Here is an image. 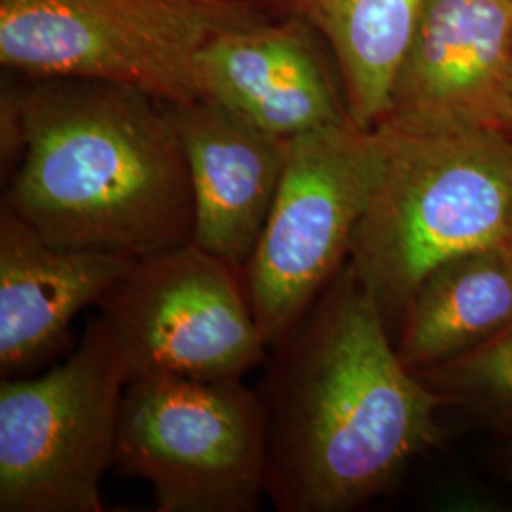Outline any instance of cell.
<instances>
[{"label":"cell","mask_w":512,"mask_h":512,"mask_svg":"<svg viewBox=\"0 0 512 512\" xmlns=\"http://www.w3.org/2000/svg\"><path fill=\"white\" fill-rule=\"evenodd\" d=\"M258 393L279 512H346L382 494L439 442L448 404L401 361L349 262L275 346Z\"/></svg>","instance_id":"cell-1"},{"label":"cell","mask_w":512,"mask_h":512,"mask_svg":"<svg viewBox=\"0 0 512 512\" xmlns=\"http://www.w3.org/2000/svg\"><path fill=\"white\" fill-rule=\"evenodd\" d=\"M2 93V203L65 247L141 258L194 239V194L171 114L105 80L23 76Z\"/></svg>","instance_id":"cell-2"},{"label":"cell","mask_w":512,"mask_h":512,"mask_svg":"<svg viewBox=\"0 0 512 512\" xmlns=\"http://www.w3.org/2000/svg\"><path fill=\"white\" fill-rule=\"evenodd\" d=\"M349 264L399 323L421 279L454 256L501 245L512 215V133L387 116Z\"/></svg>","instance_id":"cell-3"},{"label":"cell","mask_w":512,"mask_h":512,"mask_svg":"<svg viewBox=\"0 0 512 512\" xmlns=\"http://www.w3.org/2000/svg\"><path fill=\"white\" fill-rule=\"evenodd\" d=\"M264 18L255 0H0V65L33 78L105 80L184 105L202 99L203 48Z\"/></svg>","instance_id":"cell-4"},{"label":"cell","mask_w":512,"mask_h":512,"mask_svg":"<svg viewBox=\"0 0 512 512\" xmlns=\"http://www.w3.org/2000/svg\"><path fill=\"white\" fill-rule=\"evenodd\" d=\"M114 465L147 480L160 512H253L266 497V414L243 380L137 372Z\"/></svg>","instance_id":"cell-5"},{"label":"cell","mask_w":512,"mask_h":512,"mask_svg":"<svg viewBox=\"0 0 512 512\" xmlns=\"http://www.w3.org/2000/svg\"><path fill=\"white\" fill-rule=\"evenodd\" d=\"M133 370L105 317L35 380L0 385V511L101 512Z\"/></svg>","instance_id":"cell-6"},{"label":"cell","mask_w":512,"mask_h":512,"mask_svg":"<svg viewBox=\"0 0 512 512\" xmlns=\"http://www.w3.org/2000/svg\"><path fill=\"white\" fill-rule=\"evenodd\" d=\"M378 169L374 129L351 120L289 139L268 219L243 277L274 349L348 264Z\"/></svg>","instance_id":"cell-7"},{"label":"cell","mask_w":512,"mask_h":512,"mask_svg":"<svg viewBox=\"0 0 512 512\" xmlns=\"http://www.w3.org/2000/svg\"><path fill=\"white\" fill-rule=\"evenodd\" d=\"M99 313L126 349L133 374L243 380L270 348L243 272L194 241L135 258Z\"/></svg>","instance_id":"cell-8"},{"label":"cell","mask_w":512,"mask_h":512,"mask_svg":"<svg viewBox=\"0 0 512 512\" xmlns=\"http://www.w3.org/2000/svg\"><path fill=\"white\" fill-rule=\"evenodd\" d=\"M512 0H425L389 116L512 133Z\"/></svg>","instance_id":"cell-9"},{"label":"cell","mask_w":512,"mask_h":512,"mask_svg":"<svg viewBox=\"0 0 512 512\" xmlns=\"http://www.w3.org/2000/svg\"><path fill=\"white\" fill-rule=\"evenodd\" d=\"M317 38L293 18L220 33L198 55L202 99L279 139L351 120L340 78Z\"/></svg>","instance_id":"cell-10"},{"label":"cell","mask_w":512,"mask_h":512,"mask_svg":"<svg viewBox=\"0 0 512 512\" xmlns=\"http://www.w3.org/2000/svg\"><path fill=\"white\" fill-rule=\"evenodd\" d=\"M135 258L65 247L0 205V370L23 374L65 346L74 317L101 306Z\"/></svg>","instance_id":"cell-11"},{"label":"cell","mask_w":512,"mask_h":512,"mask_svg":"<svg viewBox=\"0 0 512 512\" xmlns=\"http://www.w3.org/2000/svg\"><path fill=\"white\" fill-rule=\"evenodd\" d=\"M165 107L190 171L192 241L243 272L274 202L289 139L264 133L205 99Z\"/></svg>","instance_id":"cell-12"},{"label":"cell","mask_w":512,"mask_h":512,"mask_svg":"<svg viewBox=\"0 0 512 512\" xmlns=\"http://www.w3.org/2000/svg\"><path fill=\"white\" fill-rule=\"evenodd\" d=\"M255 2L266 18L298 19L325 42L355 126L374 129L384 122L425 0Z\"/></svg>","instance_id":"cell-13"},{"label":"cell","mask_w":512,"mask_h":512,"mask_svg":"<svg viewBox=\"0 0 512 512\" xmlns=\"http://www.w3.org/2000/svg\"><path fill=\"white\" fill-rule=\"evenodd\" d=\"M512 323V260L501 245L433 268L404 304L397 353L421 372L452 361Z\"/></svg>","instance_id":"cell-14"},{"label":"cell","mask_w":512,"mask_h":512,"mask_svg":"<svg viewBox=\"0 0 512 512\" xmlns=\"http://www.w3.org/2000/svg\"><path fill=\"white\" fill-rule=\"evenodd\" d=\"M416 374L446 403L469 406L512 435V323L475 349Z\"/></svg>","instance_id":"cell-15"},{"label":"cell","mask_w":512,"mask_h":512,"mask_svg":"<svg viewBox=\"0 0 512 512\" xmlns=\"http://www.w3.org/2000/svg\"><path fill=\"white\" fill-rule=\"evenodd\" d=\"M497 463H499V469H501L503 476L512 484V442L505 450L499 452Z\"/></svg>","instance_id":"cell-16"},{"label":"cell","mask_w":512,"mask_h":512,"mask_svg":"<svg viewBox=\"0 0 512 512\" xmlns=\"http://www.w3.org/2000/svg\"><path fill=\"white\" fill-rule=\"evenodd\" d=\"M501 247L507 251V255L511 256L512 260V215L509 226H507V232H505V238L501 241Z\"/></svg>","instance_id":"cell-17"},{"label":"cell","mask_w":512,"mask_h":512,"mask_svg":"<svg viewBox=\"0 0 512 512\" xmlns=\"http://www.w3.org/2000/svg\"><path fill=\"white\" fill-rule=\"evenodd\" d=\"M511 95H512V88H511Z\"/></svg>","instance_id":"cell-18"}]
</instances>
